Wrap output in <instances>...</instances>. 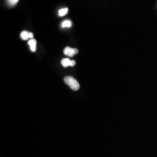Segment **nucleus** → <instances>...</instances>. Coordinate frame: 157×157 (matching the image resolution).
Returning <instances> with one entry per match:
<instances>
[{"label":"nucleus","mask_w":157,"mask_h":157,"mask_svg":"<svg viewBox=\"0 0 157 157\" xmlns=\"http://www.w3.org/2000/svg\"><path fill=\"white\" fill-rule=\"evenodd\" d=\"M73 51H74V54H75H75H78V49H76V48H73Z\"/></svg>","instance_id":"9b49d317"},{"label":"nucleus","mask_w":157,"mask_h":157,"mask_svg":"<svg viewBox=\"0 0 157 157\" xmlns=\"http://www.w3.org/2000/svg\"><path fill=\"white\" fill-rule=\"evenodd\" d=\"M36 44H37V41L34 39H30L28 41V44L30 46V50L33 52H35L36 50Z\"/></svg>","instance_id":"f03ea898"},{"label":"nucleus","mask_w":157,"mask_h":157,"mask_svg":"<svg viewBox=\"0 0 157 157\" xmlns=\"http://www.w3.org/2000/svg\"><path fill=\"white\" fill-rule=\"evenodd\" d=\"M72 26V23L70 21H65L62 24L63 28H70Z\"/></svg>","instance_id":"0eeeda50"},{"label":"nucleus","mask_w":157,"mask_h":157,"mask_svg":"<svg viewBox=\"0 0 157 157\" xmlns=\"http://www.w3.org/2000/svg\"><path fill=\"white\" fill-rule=\"evenodd\" d=\"M64 81L66 84H67L71 89L75 91H77L80 88V85L75 78L72 76H66L64 78Z\"/></svg>","instance_id":"f257e3e1"},{"label":"nucleus","mask_w":157,"mask_h":157,"mask_svg":"<svg viewBox=\"0 0 157 157\" xmlns=\"http://www.w3.org/2000/svg\"><path fill=\"white\" fill-rule=\"evenodd\" d=\"M63 52L66 56H70V57H72L75 55L74 51H73V48H72L69 47H67L65 48V50L63 51Z\"/></svg>","instance_id":"7ed1b4c3"},{"label":"nucleus","mask_w":157,"mask_h":157,"mask_svg":"<svg viewBox=\"0 0 157 157\" xmlns=\"http://www.w3.org/2000/svg\"><path fill=\"white\" fill-rule=\"evenodd\" d=\"M61 63H62V66L63 67H66L70 66L71 65V61L68 59V58H64L61 61Z\"/></svg>","instance_id":"20e7f679"},{"label":"nucleus","mask_w":157,"mask_h":157,"mask_svg":"<svg viewBox=\"0 0 157 157\" xmlns=\"http://www.w3.org/2000/svg\"><path fill=\"white\" fill-rule=\"evenodd\" d=\"M75 65H76V62H75V61H74V60L71 61V67H74Z\"/></svg>","instance_id":"9d476101"},{"label":"nucleus","mask_w":157,"mask_h":157,"mask_svg":"<svg viewBox=\"0 0 157 157\" xmlns=\"http://www.w3.org/2000/svg\"><path fill=\"white\" fill-rule=\"evenodd\" d=\"M21 38L23 40H28L29 38V32L27 31H23L21 34Z\"/></svg>","instance_id":"39448f33"},{"label":"nucleus","mask_w":157,"mask_h":157,"mask_svg":"<svg viewBox=\"0 0 157 157\" xmlns=\"http://www.w3.org/2000/svg\"><path fill=\"white\" fill-rule=\"evenodd\" d=\"M33 34L32 33H31V32H29V38H30V39H33Z\"/></svg>","instance_id":"1a4fd4ad"},{"label":"nucleus","mask_w":157,"mask_h":157,"mask_svg":"<svg viewBox=\"0 0 157 157\" xmlns=\"http://www.w3.org/2000/svg\"><path fill=\"white\" fill-rule=\"evenodd\" d=\"M68 12V8H62V9H61L59 11H58V14H59V15L60 16V17H63V16H64V15H65L67 13V12Z\"/></svg>","instance_id":"423d86ee"},{"label":"nucleus","mask_w":157,"mask_h":157,"mask_svg":"<svg viewBox=\"0 0 157 157\" xmlns=\"http://www.w3.org/2000/svg\"><path fill=\"white\" fill-rule=\"evenodd\" d=\"M8 2L11 5H15L19 1V0H8Z\"/></svg>","instance_id":"6e6552de"}]
</instances>
